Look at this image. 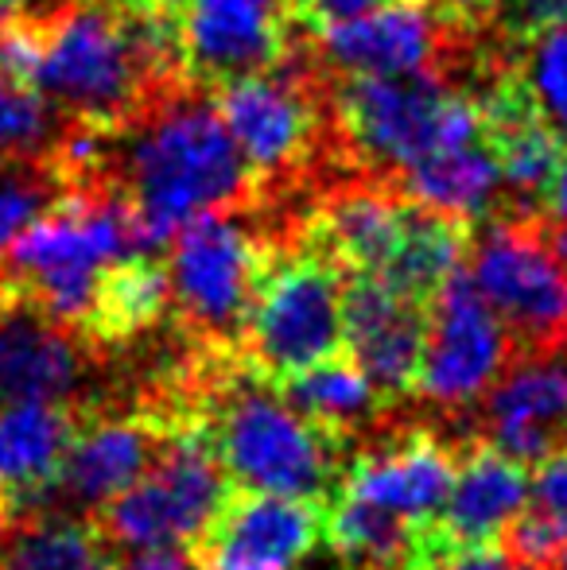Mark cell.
I'll return each instance as SVG.
<instances>
[{
    "label": "cell",
    "instance_id": "obj_1",
    "mask_svg": "<svg viewBox=\"0 0 567 570\" xmlns=\"http://www.w3.org/2000/svg\"><path fill=\"white\" fill-rule=\"evenodd\" d=\"M117 136H125V151L109 183L125 195L151 253L187 222L242 210L261 195L226 120L195 86L156 98Z\"/></svg>",
    "mask_w": 567,
    "mask_h": 570
},
{
    "label": "cell",
    "instance_id": "obj_2",
    "mask_svg": "<svg viewBox=\"0 0 567 570\" xmlns=\"http://www.w3.org/2000/svg\"><path fill=\"white\" fill-rule=\"evenodd\" d=\"M234 353H222L195 389L198 415L226 478L250 493L326 504L346 473V443L303 420L273 381L250 365H234Z\"/></svg>",
    "mask_w": 567,
    "mask_h": 570
},
{
    "label": "cell",
    "instance_id": "obj_3",
    "mask_svg": "<svg viewBox=\"0 0 567 570\" xmlns=\"http://www.w3.org/2000/svg\"><path fill=\"white\" fill-rule=\"evenodd\" d=\"M151 253L114 183L70 187L8 248V287L51 323L82 338L94 295L117 261Z\"/></svg>",
    "mask_w": 567,
    "mask_h": 570
},
{
    "label": "cell",
    "instance_id": "obj_4",
    "mask_svg": "<svg viewBox=\"0 0 567 570\" xmlns=\"http://www.w3.org/2000/svg\"><path fill=\"white\" fill-rule=\"evenodd\" d=\"M470 279L514 353L567 350V226L517 210L470 226Z\"/></svg>",
    "mask_w": 567,
    "mask_h": 570
},
{
    "label": "cell",
    "instance_id": "obj_5",
    "mask_svg": "<svg viewBox=\"0 0 567 570\" xmlns=\"http://www.w3.org/2000/svg\"><path fill=\"white\" fill-rule=\"evenodd\" d=\"M342 140L373 171L401 175L431 151L482 140L478 106L424 75H354L331 90Z\"/></svg>",
    "mask_w": 567,
    "mask_h": 570
},
{
    "label": "cell",
    "instance_id": "obj_6",
    "mask_svg": "<svg viewBox=\"0 0 567 570\" xmlns=\"http://www.w3.org/2000/svg\"><path fill=\"white\" fill-rule=\"evenodd\" d=\"M342 295H346V272L323 248L307 240H300L292 253L276 248L237 334L245 365L265 381L281 384L284 376L346 353Z\"/></svg>",
    "mask_w": 567,
    "mask_h": 570
},
{
    "label": "cell",
    "instance_id": "obj_7",
    "mask_svg": "<svg viewBox=\"0 0 567 570\" xmlns=\"http://www.w3.org/2000/svg\"><path fill=\"white\" fill-rule=\"evenodd\" d=\"M229 497L198 407L175 415L151 470L106 504L98 532L125 548H195Z\"/></svg>",
    "mask_w": 567,
    "mask_h": 570
},
{
    "label": "cell",
    "instance_id": "obj_8",
    "mask_svg": "<svg viewBox=\"0 0 567 570\" xmlns=\"http://www.w3.org/2000/svg\"><path fill=\"white\" fill-rule=\"evenodd\" d=\"M273 253V240L245 229L229 210L203 214L175 233L167 261L172 303L206 350H237Z\"/></svg>",
    "mask_w": 567,
    "mask_h": 570
},
{
    "label": "cell",
    "instance_id": "obj_9",
    "mask_svg": "<svg viewBox=\"0 0 567 570\" xmlns=\"http://www.w3.org/2000/svg\"><path fill=\"white\" fill-rule=\"evenodd\" d=\"M300 43V39H295ZM307 51V39H303ZM214 109L226 120L237 151L250 164L257 187H276L287 175L303 171L311 164V151L319 140V101L311 90V51L307 59L287 51V59L273 70L237 78L218 86Z\"/></svg>",
    "mask_w": 567,
    "mask_h": 570
},
{
    "label": "cell",
    "instance_id": "obj_10",
    "mask_svg": "<svg viewBox=\"0 0 567 570\" xmlns=\"http://www.w3.org/2000/svg\"><path fill=\"white\" fill-rule=\"evenodd\" d=\"M428 334L417 392L447 415H462L486 396L514 357L506 326L478 295L467 268H454L428 303Z\"/></svg>",
    "mask_w": 567,
    "mask_h": 570
},
{
    "label": "cell",
    "instance_id": "obj_11",
    "mask_svg": "<svg viewBox=\"0 0 567 570\" xmlns=\"http://www.w3.org/2000/svg\"><path fill=\"white\" fill-rule=\"evenodd\" d=\"M300 31L292 16L257 0H183L179 62L195 90H218L237 78L273 70L287 59Z\"/></svg>",
    "mask_w": 567,
    "mask_h": 570
},
{
    "label": "cell",
    "instance_id": "obj_12",
    "mask_svg": "<svg viewBox=\"0 0 567 570\" xmlns=\"http://www.w3.org/2000/svg\"><path fill=\"white\" fill-rule=\"evenodd\" d=\"M323 501L237 489L198 535L190 559L198 570H300L323 543Z\"/></svg>",
    "mask_w": 567,
    "mask_h": 570
},
{
    "label": "cell",
    "instance_id": "obj_13",
    "mask_svg": "<svg viewBox=\"0 0 567 570\" xmlns=\"http://www.w3.org/2000/svg\"><path fill=\"white\" fill-rule=\"evenodd\" d=\"M470 439L521 465L567 446V350L514 353L486 396L470 407Z\"/></svg>",
    "mask_w": 567,
    "mask_h": 570
},
{
    "label": "cell",
    "instance_id": "obj_14",
    "mask_svg": "<svg viewBox=\"0 0 567 570\" xmlns=\"http://www.w3.org/2000/svg\"><path fill=\"white\" fill-rule=\"evenodd\" d=\"M462 446L467 439L451 443L436 428H401L350 458L339 493L397 512L412 524H431L443 517Z\"/></svg>",
    "mask_w": 567,
    "mask_h": 570
},
{
    "label": "cell",
    "instance_id": "obj_15",
    "mask_svg": "<svg viewBox=\"0 0 567 570\" xmlns=\"http://www.w3.org/2000/svg\"><path fill=\"white\" fill-rule=\"evenodd\" d=\"M428 334V307L393 292L381 276H346L342 295V338L346 357L370 376L389 407L417 392L420 353Z\"/></svg>",
    "mask_w": 567,
    "mask_h": 570
},
{
    "label": "cell",
    "instance_id": "obj_16",
    "mask_svg": "<svg viewBox=\"0 0 567 570\" xmlns=\"http://www.w3.org/2000/svg\"><path fill=\"white\" fill-rule=\"evenodd\" d=\"M319 67L354 75H424L443 55V16L431 0H385L373 12L307 39Z\"/></svg>",
    "mask_w": 567,
    "mask_h": 570
},
{
    "label": "cell",
    "instance_id": "obj_17",
    "mask_svg": "<svg viewBox=\"0 0 567 570\" xmlns=\"http://www.w3.org/2000/svg\"><path fill=\"white\" fill-rule=\"evenodd\" d=\"M167 428H172V415L164 407L109 412L94 415L90 423L78 420L55 493L82 509H106L114 497L133 489L151 470Z\"/></svg>",
    "mask_w": 567,
    "mask_h": 570
},
{
    "label": "cell",
    "instance_id": "obj_18",
    "mask_svg": "<svg viewBox=\"0 0 567 570\" xmlns=\"http://www.w3.org/2000/svg\"><path fill=\"white\" fill-rule=\"evenodd\" d=\"M86 342L16 299L0 315V404H62L82 389Z\"/></svg>",
    "mask_w": 567,
    "mask_h": 570
},
{
    "label": "cell",
    "instance_id": "obj_19",
    "mask_svg": "<svg viewBox=\"0 0 567 570\" xmlns=\"http://www.w3.org/2000/svg\"><path fill=\"white\" fill-rule=\"evenodd\" d=\"M409 198L393 183H358L342 187L331 198H323L315 214L307 218L300 240L323 248L346 276H378L393 256L404 229Z\"/></svg>",
    "mask_w": 567,
    "mask_h": 570
},
{
    "label": "cell",
    "instance_id": "obj_20",
    "mask_svg": "<svg viewBox=\"0 0 567 570\" xmlns=\"http://www.w3.org/2000/svg\"><path fill=\"white\" fill-rule=\"evenodd\" d=\"M529 501V465L482 439H467L443 504V528L459 548L498 543Z\"/></svg>",
    "mask_w": 567,
    "mask_h": 570
},
{
    "label": "cell",
    "instance_id": "obj_21",
    "mask_svg": "<svg viewBox=\"0 0 567 570\" xmlns=\"http://www.w3.org/2000/svg\"><path fill=\"white\" fill-rule=\"evenodd\" d=\"M78 431L67 404H0V493L12 512L43 509Z\"/></svg>",
    "mask_w": 567,
    "mask_h": 570
},
{
    "label": "cell",
    "instance_id": "obj_22",
    "mask_svg": "<svg viewBox=\"0 0 567 570\" xmlns=\"http://www.w3.org/2000/svg\"><path fill=\"white\" fill-rule=\"evenodd\" d=\"M385 183H393L409 203L424 206V210L447 214V218H459L467 226H475L498 203L501 167L493 159L490 144L475 140V144H462V148L431 151L420 164L404 167L401 175H393Z\"/></svg>",
    "mask_w": 567,
    "mask_h": 570
},
{
    "label": "cell",
    "instance_id": "obj_23",
    "mask_svg": "<svg viewBox=\"0 0 567 570\" xmlns=\"http://www.w3.org/2000/svg\"><path fill=\"white\" fill-rule=\"evenodd\" d=\"M276 389L284 392V400L303 420H311L339 443H350L358 431H370L373 423H381V412H389V404L370 384V376L346 353L284 376Z\"/></svg>",
    "mask_w": 567,
    "mask_h": 570
},
{
    "label": "cell",
    "instance_id": "obj_24",
    "mask_svg": "<svg viewBox=\"0 0 567 570\" xmlns=\"http://www.w3.org/2000/svg\"><path fill=\"white\" fill-rule=\"evenodd\" d=\"M172 307V279L167 264L156 253H137L106 268L86 318V345H125L137 334L151 331Z\"/></svg>",
    "mask_w": 567,
    "mask_h": 570
},
{
    "label": "cell",
    "instance_id": "obj_25",
    "mask_svg": "<svg viewBox=\"0 0 567 570\" xmlns=\"http://www.w3.org/2000/svg\"><path fill=\"white\" fill-rule=\"evenodd\" d=\"M467 245H470L467 222L409 203L401 240H397L393 256H389V264L378 276L385 279L393 292L409 295L412 303L428 307L439 287H443V279L451 276L462 256H467Z\"/></svg>",
    "mask_w": 567,
    "mask_h": 570
},
{
    "label": "cell",
    "instance_id": "obj_26",
    "mask_svg": "<svg viewBox=\"0 0 567 570\" xmlns=\"http://www.w3.org/2000/svg\"><path fill=\"white\" fill-rule=\"evenodd\" d=\"M521 567H540L567 543V446L540 458L529 478V501L501 535Z\"/></svg>",
    "mask_w": 567,
    "mask_h": 570
},
{
    "label": "cell",
    "instance_id": "obj_27",
    "mask_svg": "<svg viewBox=\"0 0 567 570\" xmlns=\"http://www.w3.org/2000/svg\"><path fill=\"white\" fill-rule=\"evenodd\" d=\"M0 570H117V563L94 524L39 520L0 543Z\"/></svg>",
    "mask_w": 567,
    "mask_h": 570
},
{
    "label": "cell",
    "instance_id": "obj_28",
    "mask_svg": "<svg viewBox=\"0 0 567 570\" xmlns=\"http://www.w3.org/2000/svg\"><path fill=\"white\" fill-rule=\"evenodd\" d=\"M62 114L28 86L0 82V164L47 159L62 136Z\"/></svg>",
    "mask_w": 567,
    "mask_h": 570
},
{
    "label": "cell",
    "instance_id": "obj_29",
    "mask_svg": "<svg viewBox=\"0 0 567 570\" xmlns=\"http://www.w3.org/2000/svg\"><path fill=\"white\" fill-rule=\"evenodd\" d=\"M62 179L47 159H20V164H0V253L12 248L55 198L62 195Z\"/></svg>",
    "mask_w": 567,
    "mask_h": 570
},
{
    "label": "cell",
    "instance_id": "obj_30",
    "mask_svg": "<svg viewBox=\"0 0 567 570\" xmlns=\"http://www.w3.org/2000/svg\"><path fill=\"white\" fill-rule=\"evenodd\" d=\"M529 59H525L521 82L529 86L540 117L553 132L567 140V20L529 36Z\"/></svg>",
    "mask_w": 567,
    "mask_h": 570
},
{
    "label": "cell",
    "instance_id": "obj_31",
    "mask_svg": "<svg viewBox=\"0 0 567 570\" xmlns=\"http://www.w3.org/2000/svg\"><path fill=\"white\" fill-rule=\"evenodd\" d=\"M47 28L43 20L28 12H16L0 20V82L28 86L36 90L39 62H43Z\"/></svg>",
    "mask_w": 567,
    "mask_h": 570
},
{
    "label": "cell",
    "instance_id": "obj_32",
    "mask_svg": "<svg viewBox=\"0 0 567 570\" xmlns=\"http://www.w3.org/2000/svg\"><path fill=\"white\" fill-rule=\"evenodd\" d=\"M462 16L470 12H498L501 23L517 36H537L567 20V0H451Z\"/></svg>",
    "mask_w": 567,
    "mask_h": 570
},
{
    "label": "cell",
    "instance_id": "obj_33",
    "mask_svg": "<svg viewBox=\"0 0 567 570\" xmlns=\"http://www.w3.org/2000/svg\"><path fill=\"white\" fill-rule=\"evenodd\" d=\"M378 4H385V0H292V23L303 39H311L319 31L334 28V23L373 12Z\"/></svg>",
    "mask_w": 567,
    "mask_h": 570
},
{
    "label": "cell",
    "instance_id": "obj_34",
    "mask_svg": "<svg viewBox=\"0 0 567 570\" xmlns=\"http://www.w3.org/2000/svg\"><path fill=\"white\" fill-rule=\"evenodd\" d=\"M436 570H529V567H521L506 548H498V543H482V548L451 551Z\"/></svg>",
    "mask_w": 567,
    "mask_h": 570
},
{
    "label": "cell",
    "instance_id": "obj_35",
    "mask_svg": "<svg viewBox=\"0 0 567 570\" xmlns=\"http://www.w3.org/2000/svg\"><path fill=\"white\" fill-rule=\"evenodd\" d=\"M117 570H198L187 548H129Z\"/></svg>",
    "mask_w": 567,
    "mask_h": 570
},
{
    "label": "cell",
    "instance_id": "obj_36",
    "mask_svg": "<svg viewBox=\"0 0 567 570\" xmlns=\"http://www.w3.org/2000/svg\"><path fill=\"white\" fill-rule=\"evenodd\" d=\"M545 203H548V218L567 226V148L560 151V164H556L553 179L545 187Z\"/></svg>",
    "mask_w": 567,
    "mask_h": 570
},
{
    "label": "cell",
    "instance_id": "obj_37",
    "mask_svg": "<svg viewBox=\"0 0 567 570\" xmlns=\"http://www.w3.org/2000/svg\"><path fill=\"white\" fill-rule=\"evenodd\" d=\"M12 520H16V512H12V504L4 501V493H0V543L8 540V532H12Z\"/></svg>",
    "mask_w": 567,
    "mask_h": 570
},
{
    "label": "cell",
    "instance_id": "obj_38",
    "mask_svg": "<svg viewBox=\"0 0 567 570\" xmlns=\"http://www.w3.org/2000/svg\"><path fill=\"white\" fill-rule=\"evenodd\" d=\"M532 570H567V543H564L560 551H556L553 559H545V563H540V567H532Z\"/></svg>",
    "mask_w": 567,
    "mask_h": 570
},
{
    "label": "cell",
    "instance_id": "obj_39",
    "mask_svg": "<svg viewBox=\"0 0 567 570\" xmlns=\"http://www.w3.org/2000/svg\"><path fill=\"white\" fill-rule=\"evenodd\" d=\"M12 303H16V292H12V287H8V279L0 276V315H4V311L12 307Z\"/></svg>",
    "mask_w": 567,
    "mask_h": 570
}]
</instances>
